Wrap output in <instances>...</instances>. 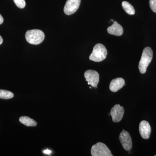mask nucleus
<instances>
[{
    "label": "nucleus",
    "instance_id": "obj_1",
    "mask_svg": "<svg viewBox=\"0 0 156 156\" xmlns=\"http://www.w3.org/2000/svg\"><path fill=\"white\" fill-rule=\"evenodd\" d=\"M153 56V52L151 48L147 47L144 48L139 62L138 68L141 73H145L149 65L151 63Z\"/></svg>",
    "mask_w": 156,
    "mask_h": 156
},
{
    "label": "nucleus",
    "instance_id": "obj_2",
    "mask_svg": "<svg viewBox=\"0 0 156 156\" xmlns=\"http://www.w3.org/2000/svg\"><path fill=\"white\" fill-rule=\"evenodd\" d=\"M25 38L27 41L31 44L38 45L44 41L45 34L40 30H31L27 31Z\"/></svg>",
    "mask_w": 156,
    "mask_h": 156
},
{
    "label": "nucleus",
    "instance_id": "obj_3",
    "mask_svg": "<svg viewBox=\"0 0 156 156\" xmlns=\"http://www.w3.org/2000/svg\"><path fill=\"white\" fill-rule=\"evenodd\" d=\"M107 55V51L105 46L101 44H98L94 46L89 58L92 61L99 62L104 60Z\"/></svg>",
    "mask_w": 156,
    "mask_h": 156
},
{
    "label": "nucleus",
    "instance_id": "obj_4",
    "mask_svg": "<svg viewBox=\"0 0 156 156\" xmlns=\"http://www.w3.org/2000/svg\"><path fill=\"white\" fill-rule=\"evenodd\" d=\"M92 156H112L111 152L105 144L98 142L92 146L91 150Z\"/></svg>",
    "mask_w": 156,
    "mask_h": 156
},
{
    "label": "nucleus",
    "instance_id": "obj_5",
    "mask_svg": "<svg viewBox=\"0 0 156 156\" xmlns=\"http://www.w3.org/2000/svg\"><path fill=\"white\" fill-rule=\"evenodd\" d=\"M84 76L89 85L97 88L99 80V75L97 72L93 70H88L84 73Z\"/></svg>",
    "mask_w": 156,
    "mask_h": 156
},
{
    "label": "nucleus",
    "instance_id": "obj_6",
    "mask_svg": "<svg viewBox=\"0 0 156 156\" xmlns=\"http://www.w3.org/2000/svg\"><path fill=\"white\" fill-rule=\"evenodd\" d=\"M81 0H67L64 8L65 14L70 15L77 11L80 5Z\"/></svg>",
    "mask_w": 156,
    "mask_h": 156
},
{
    "label": "nucleus",
    "instance_id": "obj_7",
    "mask_svg": "<svg viewBox=\"0 0 156 156\" xmlns=\"http://www.w3.org/2000/svg\"><path fill=\"white\" fill-rule=\"evenodd\" d=\"M119 140L124 149L126 151L131 150L132 147V139L128 131L123 130L120 134Z\"/></svg>",
    "mask_w": 156,
    "mask_h": 156
},
{
    "label": "nucleus",
    "instance_id": "obj_8",
    "mask_svg": "<svg viewBox=\"0 0 156 156\" xmlns=\"http://www.w3.org/2000/svg\"><path fill=\"white\" fill-rule=\"evenodd\" d=\"M125 113V109L119 105H115L111 111L112 119L114 122H119L122 119Z\"/></svg>",
    "mask_w": 156,
    "mask_h": 156
},
{
    "label": "nucleus",
    "instance_id": "obj_9",
    "mask_svg": "<svg viewBox=\"0 0 156 156\" xmlns=\"http://www.w3.org/2000/svg\"><path fill=\"white\" fill-rule=\"evenodd\" d=\"M139 130L140 134L144 139L149 138L151 133V127L147 121H142L140 123Z\"/></svg>",
    "mask_w": 156,
    "mask_h": 156
},
{
    "label": "nucleus",
    "instance_id": "obj_10",
    "mask_svg": "<svg viewBox=\"0 0 156 156\" xmlns=\"http://www.w3.org/2000/svg\"><path fill=\"white\" fill-rule=\"evenodd\" d=\"M125 84V81L123 78H117L114 79L110 84V90L112 92H117L122 89Z\"/></svg>",
    "mask_w": 156,
    "mask_h": 156
},
{
    "label": "nucleus",
    "instance_id": "obj_11",
    "mask_svg": "<svg viewBox=\"0 0 156 156\" xmlns=\"http://www.w3.org/2000/svg\"><path fill=\"white\" fill-rule=\"evenodd\" d=\"M107 31L110 34L116 36H122L123 33V29L122 26L116 21H114L113 24L107 29Z\"/></svg>",
    "mask_w": 156,
    "mask_h": 156
},
{
    "label": "nucleus",
    "instance_id": "obj_12",
    "mask_svg": "<svg viewBox=\"0 0 156 156\" xmlns=\"http://www.w3.org/2000/svg\"><path fill=\"white\" fill-rule=\"evenodd\" d=\"M19 121L23 125L28 127H34L37 125V122L35 121L27 116H22L19 119Z\"/></svg>",
    "mask_w": 156,
    "mask_h": 156
},
{
    "label": "nucleus",
    "instance_id": "obj_13",
    "mask_svg": "<svg viewBox=\"0 0 156 156\" xmlns=\"http://www.w3.org/2000/svg\"><path fill=\"white\" fill-rule=\"evenodd\" d=\"M123 9L127 14L129 15H134L135 14V10L134 7L128 2L124 1L122 3Z\"/></svg>",
    "mask_w": 156,
    "mask_h": 156
},
{
    "label": "nucleus",
    "instance_id": "obj_14",
    "mask_svg": "<svg viewBox=\"0 0 156 156\" xmlns=\"http://www.w3.org/2000/svg\"><path fill=\"white\" fill-rule=\"evenodd\" d=\"M14 95L12 92L7 90H0V98L9 99L14 97Z\"/></svg>",
    "mask_w": 156,
    "mask_h": 156
},
{
    "label": "nucleus",
    "instance_id": "obj_15",
    "mask_svg": "<svg viewBox=\"0 0 156 156\" xmlns=\"http://www.w3.org/2000/svg\"><path fill=\"white\" fill-rule=\"evenodd\" d=\"M15 5L20 9H23L26 6L25 0H13Z\"/></svg>",
    "mask_w": 156,
    "mask_h": 156
},
{
    "label": "nucleus",
    "instance_id": "obj_16",
    "mask_svg": "<svg viewBox=\"0 0 156 156\" xmlns=\"http://www.w3.org/2000/svg\"><path fill=\"white\" fill-rule=\"evenodd\" d=\"M149 4L152 11L156 13V0H150Z\"/></svg>",
    "mask_w": 156,
    "mask_h": 156
},
{
    "label": "nucleus",
    "instance_id": "obj_17",
    "mask_svg": "<svg viewBox=\"0 0 156 156\" xmlns=\"http://www.w3.org/2000/svg\"><path fill=\"white\" fill-rule=\"evenodd\" d=\"M3 22H4V18H3L2 16L1 15V14H0V25L2 24Z\"/></svg>",
    "mask_w": 156,
    "mask_h": 156
},
{
    "label": "nucleus",
    "instance_id": "obj_18",
    "mask_svg": "<svg viewBox=\"0 0 156 156\" xmlns=\"http://www.w3.org/2000/svg\"><path fill=\"white\" fill-rule=\"evenodd\" d=\"M3 41V40L2 38V37L0 36V45H1L2 44Z\"/></svg>",
    "mask_w": 156,
    "mask_h": 156
},
{
    "label": "nucleus",
    "instance_id": "obj_19",
    "mask_svg": "<svg viewBox=\"0 0 156 156\" xmlns=\"http://www.w3.org/2000/svg\"><path fill=\"white\" fill-rule=\"evenodd\" d=\"M44 152L45 154H50V153H51V151L49 150H46Z\"/></svg>",
    "mask_w": 156,
    "mask_h": 156
},
{
    "label": "nucleus",
    "instance_id": "obj_20",
    "mask_svg": "<svg viewBox=\"0 0 156 156\" xmlns=\"http://www.w3.org/2000/svg\"><path fill=\"white\" fill-rule=\"evenodd\" d=\"M111 21H113V22H114L113 20H112V19L111 20Z\"/></svg>",
    "mask_w": 156,
    "mask_h": 156
},
{
    "label": "nucleus",
    "instance_id": "obj_21",
    "mask_svg": "<svg viewBox=\"0 0 156 156\" xmlns=\"http://www.w3.org/2000/svg\"><path fill=\"white\" fill-rule=\"evenodd\" d=\"M155 156H156V155H155Z\"/></svg>",
    "mask_w": 156,
    "mask_h": 156
}]
</instances>
